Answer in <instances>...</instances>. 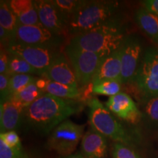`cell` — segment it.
<instances>
[{
  "label": "cell",
  "mask_w": 158,
  "mask_h": 158,
  "mask_svg": "<svg viewBox=\"0 0 158 158\" xmlns=\"http://www.w3.org/2000/svg\"><path fill=\"white\" fill-rule=\"evenodd\" d=\"M78 110V106L70 100L45 93L24 108L21 125L37 133L48 135Z\"/></svg>",
  "instance_id": "6da1fadb"
},
{
  "label": "cell",
  "mask_w": 158,
  "mask_h": 158,
  "mask_svg": "<svg viewBox=\"0 0 158 158\" xmlns=\"http://www.w3.org/2000/svg\"><path fill=\"white\" fill-rule=\"evenodd\" d=\"M127 35L119 21L71 37L69 44L105 58L120 48Z\"/></svg>",
  "instance_id": "7a4b0ae2"
},
{
  "label": "cell",
  "mask_w": 158,
  "mask_h": 158,
  "mask_svg": "<svg viewBox=\"0 0 158 158\" xmlns=\"http://www.w3.org/2000/svg\"><path fill=\"white\" fill-rule=\"evenodd\" d=\"M118 5L116 1H86L68 26L69 35L73 37L84 34L118 20Z\"/></svg>",
  "instance_id": "3957f363"
},
{
  "label": "cell",
  "mask_w": 158,
  "mask_h": 158,
  "mask_svg": "<svg viewBox=\"0 0 158 158\" xmlns=\"http://www.w3.org/2000/svg\"><path fill=\"white\" fill-rule=\"evenodd\" d=\"M89 123L92 129L116 143H121L131 147L135 138L114 117V115L98 98L88 102Z\"/></svg>",
  "instance_id": "277c9868"
},
{
  "label": "cell",
  "mask_w": 158,
  "mask_h": 158,
  "mask_svg": "<svg viewBox=\"0 0 158 158\" xmlns=\"http://www.w3.org/2000/svg\"><path fill=\"white\" fill-rule=\"evenodd\" d=\"M132 84L141 94L142 100L158 96V48L146 49Z\"/></svg>",
  "instance_id": "5b68a950"
},
{
  "label": "cell",
  "mask_w": 158,
  "mask_h": 158,
  "mask_svg": "<svg viewBox=\"0 0 158 158\" xmlns=\"http://www.w3.org/2000/svg\"><path fill=\"white\" fill-rule=\"evenodd\" d=\"M63 52L73 68L79 89L92 84L103 58L100 55L73 46L69 43L64 46Z\"/></svg>",
  "instance_id": "8992f818"
},
{
  "label": "cell",
  "mask_w": 158,
  "mask_h": 158,
  "mask_svg": "<svg viewBox=\"0 0 158 158\" xmlns=\"http://www.w3.org/2000/svg\"><path fill=\"white\" fill-rule=\"evenodd\" d=\"M84 132V125L66 119L50 133L47 147L62 157L72 155L82 139Z\"/></svg>",
  "instance_id": "52a82bcc"
},
{
  "label": "cell",
  "mask_w": 158,
  "mask_h": 158,
  "mask_svg": "<svg viewBox=\"0 0 158 158\" xmlns=\"http://www.w3.org/2000/svg\"><path fill=\"white\" fill-rule=\"evenodd\" d=\"M4 48L13 56L24 59L38 71L42 77L55 58L60 54L61 49H52L31 46L22 43L10 42Z\"/></svg>",
  "instance_id": "ba28073f"
},
{
  "label": "cell",
  "mask_w": 158,
  "mask_h": 158,
  "mask_svg": "<svg viewBox=\"0 0 158 158\" xmlns=\"http://www.w3.org/2000/svg\"><path fill=\"white\" fill-rule=\"evenodd\" d=\"M143 44L137 35H127L120 47L122 84H132L143 57Z\"/></svg>",
  "instance_id": "9c48e42d"
},
{
  "label": "cell",
  "mask_w": 158,
  "mask_h": 158,
  "mask_svg": "<svg viewBox=\"0 0 158 158\" xmlns=\"http://www.w3.org/2000/svg\"><path fill=\"white\" fill-rule=\"evenodd\" d=\"M65 37L53 34L42 25H20L13 42L41 48L60 49ZM11 42V41H10Z\"/></svg>",
  "instance_id": "30bf717a"
},
{
  "label": "cell",
  "mask_w": 158,
  "mask_h": 158,
  "mask_svg": "<svg viewBox=\"0 0 158 158\" xmlns=\"http://www.w3.org/2000/svg\"><path fill=\"white\" fill-rule=\"evenodd\" d=\"M40 24L53 34L66 38L68 34L65 24L51 0L35 1Z\"/></svg>",
  "instance_id": "8fae6325"
},
{
  "label": "cell",
  "mask_w": 158,
  "mask_h": 158,
  "mask_svg": "<svg viewBox=\"0 0 158 158\" xmlns=\"http://www.w3.org/2000/svg\"><path fill=\"white\" fill-rule=\"evenodd\" d=\"M106 106L112 114L124 121L136 124L141 120V110L131 97L124 92L110 97L106 102Z\"/></svg>",
  "instance_id": "7c38bea8"
},
{
  "label": "cell",
  "mask_w": 158,
  "mask_h": 158,
  "mask_svg": "<svg viewBox=\"0 0 158 158\" xmlns=\"http://www.w3.org/2000/svg\"><path fill=\"white\" fill-rule=\"evenodd\" d=\"M42 77L51 81L79 89L73 68L62 51L55 58Z\"/></svg>",
  "instance_id": "4fadbf2b"
},
{
  "label": "cell",
  "mask_w": 158,
  "mask_h": 158,
  "mask_svg": "<svg viewBox=\"0 0 158 158\" xmlns=\"http://www.w3.org/2000/svg\"><path fill=\"white\" fill-rule=\"evenodd\" d=\"M81 152L85 158H106L107 138L90 127L81 139Z\"/></svg>",
  "instance_id": "5bb4252c"
},
{
  "label": "cell",
  "mask_w": 158,
  "mask_h": 158,
  "mask_svg": "<svg viewBox=\"0 0 158 158\" xmlns=\"http://www.w3.org/2000/svg\"><path fill=\"white\" fill-rule=\"evenodd\" d=\"M24 107L14 100H7L0 105V131L1 133L15 131L22 124Z\"/></svg>",
  "instance_id": "9a60e30c"
},
{
  "label": "cell",
  "mask_w": 158,
  "mask_h": 158,
  "mask_svg": "<svg viewBox=\"0 0 158 158\" xmlns=\"http://www.w3.org/2000/svg\"><path fill=\"white\" fill-rule=\"evenodd\" d=\"M121 80L122 66L119 48L103 58L91 85L92 86L103 81H116L121 83Z\"/></svg>",
  "instance_id": "2e32d148"
},
{
  "label": "cell",
  "mask_w": 158,
  "mask_h": 158,
  "mask_svg": "<svg viewBox=\"0 0 158 158\" xmlns=\"http://www.w3.org/2000/svg\"><path fill=\"white\" fill-rule=\"evenodd\" d=\"M8 3L20 25L34 26L40 24L35 1L10 0L8 1Z\"/></svg>",
  "instance_id": "e0dca14e"
},
{
  "label": "cell",
  "mask_w": 158,
  "mask_h": 158,
  "mask_svg": "<svg viewBox=\"0 0 158 158\" xmlns=\"http://www.w3.org/2000/svg\"><path fill=\"white\" fill-rule=\"evenodd\" d=\"M135 20L139 28L155 44L158 45L157 15L142 7L136 10Z\"/></svg>",
  "instance_id": "ac0fdd59"
},
{
  "label": "cell",
  "mask_w": 158,
  "mask_h": 158,
  "mask_svg": "<svg viewBox=\"0 0 158 158\" xmlns=\"http://www.w3.org/2000/svg\"><path fill=\"white\" fill-rule=\"evenodd\" d=\"M63 21L68 26L73 21L86 0H51Z\"/></svg>",
  "instance_id": "d6986e66"
},
{
  "label": "cell",
  "mask_w": 158,
  "mask_h": 158,
  "mask_svg": "<svg viewBox=\"0 0 158 158\" xmlns=\"http://www.w3.org/2000/svg\"><path fill=\"white\" fill-rule=\"evenodd\" d=\"M144 123L149 129L158 128V96L142 100L141 109Z\"/></svg>",
  "instance_id": "ffe728a7"
},
{
  "label": "cell",
  "mask_w": 158,
  "mask_h": 158,
  "mask_svg": "<svg viewBox=\"0 0 158 158\" xmlns=\"http://www.w3.org/2000/svg\"><path fill=\"white\" fill-rule=\"evenodd\" d=\"M19 23L13 12L10 7L8 1L0 2V27L8 32L11 41L14 39Z\"/></svg>",
  "instance_id": "44dd1931"
},
{
  "label": "cell",
  "mask_w": 158,
  "mask_h": 158,
  "mask_svg": "<svg viewBox=\"0 0 158 158\" xmlns=\"http://www.w3.org/2000/svg\"><path fill=\"white\" fill-rule=\"evenodd\" d=\"M45 93L50 94L59 98L71 100L80 97V89L48 81Z\"/></svg>",
  "instance_id": "7402d4cb"
},
{
  "label": "cell",
  "mask_w": 158,
  "mask_h": 158,
  "mask_svg": "<svg viewBox=\"0 0 158 158\" xmlns=\"http://www.w3.org/2000/svg\"><path fill=\"white\" fill-rule=\"evenodd\" d=\"M44 94V92L37 87L36 81H35L29 84L22 90L13 95L10 100L19 102L25 108L30 106L31 103H33L35 100H37Z\"/></svg>",
  "instance_id": "603a6c76"
},
{
  "label": "cell",
  "mask_w": 158,
  "mask_h": 158,
  "mask_svg": "<svg viewBox=\"0 0 158 158\" xmlns=\"http://www.w3.org/2000/svg\"><path fill=\"white\" fill-rule=\"evenodd\" d=\"M19 74L39 76L38 71L33 68L31 64H29L27 61L20 57L10 54L8 76H12Z\"/></svg>",
  "instance_id": "cb8c5ba5"
},
{
  "label": "cell",
  "mask_w": 158,
  "mask_h": 158,
  "mask_svg": "<svg viewBox=\"0 0 158 158\" xmlns=\"http://www.w3.org/2000/svg\"><path fill=\"white\" fill-rule=\"evenodd\" d=\"M122 84L116 81H103L92 86V92L96 94L113 97L119 94L122 90Z\"/></svg>",
  "instance_id": "d4e9b609"
},
{
  "label": "cell",
  "mask_w": 158,
  "mask_h": 158,
  "mask_svg": "<svg viewBox=\"0 0 158 158\" xmlns=\"http://www.w3.org/2000/svg\"><path fill=\"white\" fill-rule=\"evenodd\" d=\"M37 78L32 75L19 74L10 76V98L9 100L13 95L22 90L23 88L28 86L31 83L36 81Z\"/></svg>",
  "instance_id": "484cf974"
},
{
  "label": "cell",
  "mask_w": 158,
  "mask_h": 158,
  "mask_svg": "<svg viewBox=\"0 0 158 158\" xmlns=\"http://www.w3.org/2000/svg\"><path fill=\"white\" fill-rule=\"evenodd\" d=\"M113 158H142L135 150L121 143H114L111 147Z\"/></svg>",
  "instance_id": "4316f807"
},
{
  "label": "cell",
  "mask_w": 158,
  "mask_h": 158,
  "mask_svg": "<svg viewBox=\"0 0 158 158\" xmlns=\"http://www.w3.org/2000/svg\"><path fill=\"white\" fill-rule=\"evenodd\" d=\"M0 139H2L10 147L17 150H23L21 140L15 131H9L0 133Z\"/></svg>",
  "instance_id": "83f0119b"
},
{
  "label": "cell",
  "mask_w": 158,
  "mask_h": 158,
  "mask_svg": "<svg viewBox=\"0 0 158 158\" xmlns=\"http://www.w3.org/2000/svg\"><path fill=\"white\" fill-rule=\"evenodd\" d=\"M0 158H27V155L23 150L13 149L0 139Z\"/></svg>",
  "instance_id": "f1b7e54d"
},
{
  "label": "cell",
  "mask_w": 158,
  "mask_h": 158,
  "mask_svg": "<svg viewBox=\"0 0 158 158\" xmlns=\"http://www.w3.org/2000/svg\"><path fill=\"white\" fill-rule=\"evenodd\" d=\"M10 76L6 74H0V95L1 102H5L10 98Z\"/></svg>",
  "instance_id": "f546056e"
},
{
  "label": "cell",
  "mask_w": 158,
  "mask_h": 158,
  "mask_svg": "<svg viewBox=\"0 0 158 158\" xmlns=\"http://www.w3.org/2000/svg\"><path fill=\"white\" fill-rule=\"evenodd\" d=\"M10 54L5 48H1L0 51V74L8 75Z\"/></svg>",
  "instance_id": "4dcf8cb0"
},
{
  "label": "cell",
  "mask_w": 158,
  "mask_h": 158,
  "mask_svg": "<svg viewBox=\"0 0 158 158\" xmlns=\"http://www.w3.org/2000/svg\"><path fill=\"white\" fill-rule=\"evenodd\" d=\"M142 5L144 8L158 16V0H144L142 1Z\"/></svg>",
  "instance_id": "1f68e13d"
},
{
  "label": "cell",
  "mask_w": 158,
  "mask_h": 158,
  "mask_svg": "<svg viewBox=\"0 0 158 158\" xmlns=\"http://www.w3.org/2000/svg\"><path fill=\"white\" fill-rule=\"evenodd\" d=\"M59 158H85L81 152H78L76 153H73L72 155L66 156V157H60Z\"/></svg>",
  "instance_id": "d6a6232c"
}]
</instances>
